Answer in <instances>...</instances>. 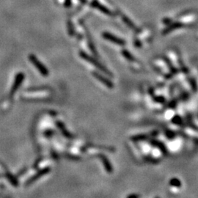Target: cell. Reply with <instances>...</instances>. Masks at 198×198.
<instances>
[{"instance_id":"3957f363","label":"cell","mask_w":198,"mask_h":198,"mask_svg":"<svg viewBox=\"0 0 198 198\" xmlns=\"http://www.w3.org/2000/svg\"><path fill=\"white\" fill-rule=\"evenodd\" d=\"M68 32H69L70 35H73V33H74V30H73V27H72L71 23L68 24Z\"/></svg>"},{"instance_id":"7a4b0ae2","label":"cell","mask_w":198,"mask_h":198,"mask_svg":"<svg viewBox=\"0 0 198 198\" xmlns=\"http://www.w3.org/2000/svg\"><path fill=\"white\" fill-rule=\"evenodd\" d=\"M24 79V75L23 73H18V74L16 75L15 81H14V84L13 85L12 90H11L12 93H14V92L16 91L17 89L19 87V86H20L21 84L22 83V81H23Z\"/></svg>"},{"instance_id":"6da1fadb","label":"cell","mask_w":198,"mask_h":198,"mask_svg":"<svg viewBox=\"0 0 198 198\" xmlns=\"http://www.w3.org/2000/svg\"><path fill=\"white\" fill-rule=\"evenodd\" d=\"M29 59H30V62L34 65V66L35 67L38 71L41 73V75L44 76H47L49 75V71L47 70V68L41 63L39 60L34 55V54H30L29 56Z\"/></svg>"},{"instance_id":"277c9868","label":"cell","mask_w":198,"mask_h":198,"mask_svg":"<svg viewBox=\"0 0 198 198\" xmlns=\"http://www.w3.org/2000/svg\"><path fill=\"white\" fill-rule=\"evenodd\" d=\"M65 7H70L71 4V0H65Z\"/></svg>"}]
</instances>
